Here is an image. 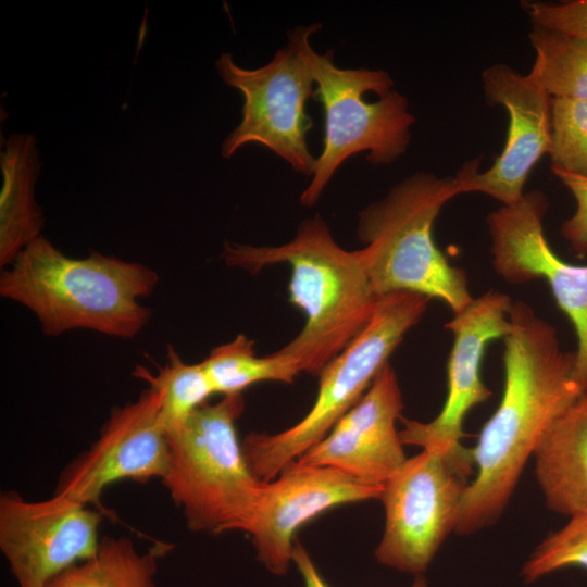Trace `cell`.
I'll list each match as a JSON object with an SVG mask.
<instances>
[{"instance_id": "obj_2", "label": "cell", "mask_w": 587, "mask_h": 587, "mask_svg": "<svg viewBox=\"0 0 587 587\" xmlns=\"http://www.w3.org/2000/svg\"><path fill=\"white\" fill-rule=\"evenodd\" d=\"M223 259L250 273L272 264L289 266V301L302 310L305 323L277 352L299 373L319 375L365 328L378 304L360 251L340 247L319 214L303 220L295 237L280 246L226 242Z\"/></svg>"}, {"instance_id": "obj_14", "label": "cell", "mask_w": 587, "mask_h": 587, "mask_svg": "<svg viewBox=\"0 0 587 587\" xmlns=\"http://www.w3.org/2000/svg\"><path fill=\"white\" fill-rule=\"evenodd\" d=\"M486 99L502 105L509 114L504 148L494 164L478 172V160L467 162L452 178L455 196L482 192L503 207L517 203L525 182L545 153L552 137V98L527 75L496 64L483 73Z\"/></svg>"}, {"instance_id": "obj_26", "label": "cell", "mask_w": 587, "mask_h": 587, "mask_svg": "<svg viewBox=\"0 0 587 587\" xmlns=\"http://www.w3.org/2000/svg\"><path fill=\"white\" fill-rule=\"evenodd\" d=\"M552 172L571 191L576 202V210L563 223L561 234L572 250L584 257L587 254V177L555 167H552Z\"/></svg>"}, {"instance_id": "obj_12", "label": "cell", "mask_w": 587, "mask_h": 587, "mask_svg": "<svg viewBox=\"0 0 587 587\" xmlns=\"http://www.w3.org/2000/svg\"><path fill=\"white\" fill-rule=\"evenodd\" d=\"M160 405V392L148 387L136 401L114 408L96 442L64 470L55 494L114 516L100 501L108 486L126 479H163L170 447Z\"/></svg>"}, {"instance_id": "obj_24", "label": "cell", "mask_w": 587, "mask_h": 587, "mask_svg": "<svg viewBox=\"0 0 587 587\" xmlns=\"http://www.w3.org/2000/svg\"><path fill=\"white\" fill-rule=\"evenodd\" d=\"M552 167L587 177V102L552 99Z\"/></svg>"}, {"instance_id": "obj_23", "label": "cell", "mask_w": 587, "mask_h": 587, "mask_svg": "<svg viewBox=\"0 0 587 587\" xmlns=\"http://www.w3.org/2000/svg\"><path fill=\"white\" fill-rule=\"evenodd\" d=\"M572 566L587 570V513L571 516L564 527L539 544L520 574L525 583L530 584L554 571Z\"/></svg>"}, {"instance_id": "obj_5", "label": "cell", "mask_w": 587, "mask_h": 587, "mask_svg": "<svg viewBox=\"0 0 587 587\" xmlns=\"http://www.w3.org/2000/svg\"><path fill=\"white\" fill-rule=\"evenodd\" d=\"M455 195L452 178L413 174L358 220L359 249L375 294L408 291L436 298L457 314L474 299L464 271L451 265L434 239V224Z\"/></svg>"}, {"instance_id": "obj_15", "label": "cell", "mask_w": 587, "mask_h": 587, "mask_svg": "<svg viewBox=\"0 0 587 587\" xmlns=\"http://www.w3.org/2000/svg\"><path fill=\"white\" fill-rule=\"evenodd\" d=\"M512 305L513 301L508 295L490 290L474 298L445 325L453 334L445 404L429 422L401 417L403 428L399 436L402 444L423 449H447L461 445L466 413L491 395L480 377L482 359L489 341L504 338L510 333Z\"/></svg>"}, {"instance_id": "obj_17", "label": "cell", "mask_w": 587, "mask_h": 587, "mask_svg": "<svg viewBox=\"0 0 587 587\" xmlns=\"http://www.w3.org/2000/svg\"><path fill=\"white\" fill-rule=\"evenodd\" d=\"M533 455L547 507L570 516L587 513V391L555 420Z\"/></svg>"}, {"instance_id": "obj_3", "label": "cell", "mask_w": 587, "mask_h": 587, "mask_svg": "<svg viewBox=\"0 0 587 587\" xmlns=\"http://www.w3.org/2000/svg\"><path fill=\"white\" fill-rule=\"evenodd\" d=\"M158 282L145 264L98 252L71 258L40 236L2 268L0 295L33 312L48 336L89 329L126 339L148 325L152 311L140 300Z\"/></svg>"}, {"instance_id": "obj_10", "label": "cell", "mask_w": 587, "mask_h": 587, "mask_svg": "<svg viewBox=\"0 0 587 587\" xmlns=\"http://www.w3.org/2000/svg\"><path fill=\"white\" fill-rule=\"evenodd\" d=\"M104 514L54 494L27 501L15 491L0 496V550L18 587H46L61 572L90 558Z\"/></svg>"}, {"instance_id": "obj_20", "label": "cell", "mask_w": 587, "mask_h": 587, "mask_svg": "<svg viewBox=\"0 0 587 587\" xmlns=\"http://www.w3.org/2000/svg\"><path fill=\"white\" fill-rule=\"evenodd\" d=\"M535 60L527 77L552 99L587 102V39L534 25Z\"/></svg>"}, {"instance_id": "obj_25", "label": "cell", "mask_w": 587, "mask_h": 587, "mask_svg": "<svg viewBox=\"0 0 587 587\" xmlns=\"http://www.w3.org/2000/svg\"><path fill=\"white\" fill-rule=\"evenodd\" d=\"M533 25L587 39V0L527 4Z\"/></svg>"}, {"instance_id": "obj_11", "label": "cell", "mask_w": 587, "mask_h": 587, "mask_svg": "<svg viewBox=\"0 0 587 587\" xmlns=\"http://www.w3.org/2000/svg\"><path fill=\"white\" fill-rule=\"evenodd\" d=\"M546 196L524 193L511 207H501L488 217L495 271L513 285L544 278L577 336L573 377L587 391V265L563 261L550 247L542 227Z\"/></svg>"}, {"instance_id": "obj_7", "label": "cell", "mask_w": 587, "mask_h": 587, "mask_svg": "<svg viewBox=\"0 0 587 587\" xmlns=\"http://www.w3.org/2000/svg\"><path fill=\"white\" fill-rule=\"evenodd\" d=\"M243 408L242 394L223 396L167 433L162 482L193 532L235 530L259 496L263 482L252 473L235 426Z\"/></svg>"}, {"instance_id": "obj_9", "label": "cell", "mask_w": 587, "mask_h": 587, "mask_svg": "<svg viewBox=\"0 0 587 587\" xmlns=\"http://www.w3.org/2000/svg\"><path fill=\"white\" fill-rule=\"evenodd\" d=\"M222 80L243 96L242 118L224 139L221 154L232 158L246 145L263 146L297 173L312 176L316 158L308 147L312 128L307 102L314 80L305 63L288 45L258 68L237 65L229 53L215 61Z\"/></svg>"}, {"instance_id": "obj_18", "label": "cell", "mask_w": 587, "mask_h": 587, "mask_svg": "<svg viewBox=\"0 0 587 587\" xmlns=\"http://www.w3.org/2000/svg\"><path fill=\"white\" fill-rule=\"evenodd\" d=\"M3 185L0 195V265L8 266L43 227L41 209L35 201L39 173L36 138L12 134L0 154Z\"/></svg>"}, {"instance_id": "obj_27", "label": "cell", "mask_w": 587, "mask_h": 587, "mask_svg": "<svg viewBox=\"0 0 587 587\" xmlns=\"http://www.w3.org/2000/svg\"><path fill=\"white\" fill-rule=\"evenodd\" d=\"M292 562L299 570L304 587H329L315 567L311 557L299 540H296ZM410 587H428L423 575H416Z\"/></svg>"}, {"instance_id": "obj_16", "label": "cell", "mask_w": 587, "mask_h": 587, "mask_svg": "<svg viewBox=\"0 0 587 587\" xmlns=\"http://www.w3.org/2000/svg\"><path fill=\"white\" fill-rule=\"evenodd\" d=\"M402 409L400 386L387 363L362 398L297 460L339 470L367 485L384 486L407 461L396 429Z\"/></svg>"}, {"instance_id": "obj_13", "label": "cell", "mask_w": 587, "mask_h": 587, "mask_svg": "<svg viewBox=\"0 0 587 587\" xmlns=\"http://www.w3.org/2000/svg\"><path fill=\"white\" fill-rule=\"evenodd\" d=\"M383 489L339 470L295 460L263 482L252 509L235 530L251 537L257 559L272 574L285 575L301 526L332 508L379 499Z\"/></svg>"}, {"instance_id": "obj_8", "label": "cell", "mask_w": 587, "mask_h": 587, "mask_svg": "<svg viewBox=\"0 0 587 587\" xmlns=\"http://www.w3.org/2000/svg\"><path fill=\"white\" fill-rule=\"evenodd\" d=\"M474 467L473 449L462 445L423 449L407 459L384 484L379 498L385 527L376 560L404 573L423 575L455 529Z\"/></svg>"}, {"instance_id": "obj_22", "label": "cell", "mask_w": 587, "mask_h": 587, "mask_svg": "<svg viewBox=\"0 0 587 587\" xmlns=\"http://www.w3.org/2000/svg\"><path fill=\"white\" fill-rule=\"evenodd\" d=\"M134 376L160 392V417L167 433L183 426L214 394L202 363H186L171 345L167 346L166 363L157 374L138 365Z\"/></svg>"}, {"instance_id": "obj_4", "label": "cell", "mask_w": 587, "mask_h": 587, "mask_svg": "<svg viewBox=\"0 0 587 587\" xmlns=\"http://www.w3.org/2000/svg\"><path fill=\"white\" fill-rule=\"evenodd\" d=\"M320 23L298 26L287 33L288 46L305 63L314 80L313 98L324 113L323 148L309 185L300 195L313 207L335 173L350 157L366 152L374 165L390 164L405 153L415 123L408 99L392 89L394 80L383 70L342 68L334 50L315 51L311 37Z\"/></svg>"}, {"instance_id": "obj_1", "label": "cell", "mask_w": 587, "mask_h": 587, "mask_svg": "<svg viewBox=\"0 0 587 587\" xmlns=\"http://www.w3.org/2000/svg\"><path fill=\"white\" fill-rule=\"evenodd\" d=\"M504 337L500 403L473 449L477 473L454 532L471 535L497 522L528 458L555 420L583 394L573 377L575 352H564L554 327L523 301L513 302Z\"/></svg>"}, {"instance_id": "obj_21", "label": "cell", "mask_w": 587, "mask_h": 587, "mask_svg": "<svg viewBox=\"0 0 587 587\" xmlns=\"http://www.w3.org/2000/svg\"><path fill=\"white\" fill-rule=\"evenodd\" d=\"M253 344L240 334L213 348L201 361L214 394L237 395L261 382L291 384L295 380L299 371L288 359L277 351L258 357Z\"/></svg>"}, {"instance_id": "obj_6", "label": "cell", "mask_w": 587, "mask_h": 587, "mask_svg": "<svg viewBox=\"0 0 587 587\" xmlns=\"http://www.w3.org/2000/svg\"><path fill=\"white\" fill-rule=\"evenodd\" d=\"M430 300L408 291L379 297L365 328L319 374V390L310 411L280 433H251L245 437L242 450L258 479L275 478L362 398L404 335L422 319Z\"/></svg>"}, {"instance_id": "obj_19", "label": "cell", "mask_w": 587, "mask_h": 587, "mask_svg": "<svg viewBox=\"0 0 587 587\" xmlns=\"http://www.w3.org/2000/svg\"><path fill=\"white\" fill-rule=\"evenodd\" d=\"M172 546L154 541L138 551L128 537H102L97 551L52 578L46 587H158V561Z\"/></svg>"}]
</instances>
